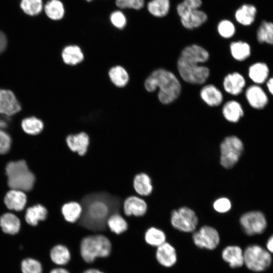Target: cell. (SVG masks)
Wrapping results in <instances>:
<instances>
[{
    "label": "cell",
    "instance_id": "1",
    "mask_svg": "<svg viewBox=\"0 0 273 273\" xmlns=\"http://www.w3.org/2000/svg\"><path fill=\"white\" fill-rule=\"evenodd\" d=\"M82 213L79 224L91 231L106 229L108 217L119 210V198L105 192L89 194L82 199Z\"/></svg>",
    "mask_w": 273,
    "mask_h": 273
},
{
    "label": "cell",
    "instance_id": "2",
    "mask_svg": "<svg viewBox=\"0 0 273 273\" xmlns=\"http://www.w3.org/2000/svg\"><path fill=\"white\" fill-rule=\"evenodd\" d=\"M209 59V53L203 47L196 44L186 47L177 62L180 77L185 82L193 84L205 83L210 75V70L200 64L207 62Z\"/></svg>",
    "mask_w": 273,
    "mask_h": 273
},
{
    "label": "cell",
    "instance_id": "3",
    "mask_svg": "<svg viewBox=\"0 0 273 273\" xmlns=\"http://www.w3.org/2000/svg\"><path fill=\"white\" fill-rule=\"evenodd\" d=\"M144 85L150 93L155 92L158 88V100L164 105L175 101L181 90L180 82L176 75L164 68H158L152 72L146 79Z\"/></svg>",
    "mask_w": 273,
    "mask_h": 273
},
{
    "label": "cell",
    "instance_id": "4",
    "mask_svg": "<svg viewBox=\"0 0 273 273\" xmlns=\"http://www.w3.org/2000/svg\"><path fill=\"white\" fill-rule=\"evenodd\" d=\"M112 248V243L106 236L101 234H92L81 239L79 245V253L84 262L91 264L97 259L109 257Z\"/></svg>",
    "mask_w": 273,
    "mask_h": 273
},
{
    "label": "cell",
    "instance_id": "5",
    "mask_svg": "<svg viewBox=\"0 0 273 273\" xmlns=\"http://www.w3.org/2000/svg\"><path fill=\"white\" fill-rule=\"evenodd\" d=\"M9 186L22 191L31 190L34 184L35 176L24 160L12 161L6 167Z\"/></svg>",
    "mask_w": 273,
    "mask_h": 273
},
{
    "label": "cell",
    "instance_id": "6",
    "mask_svg": "<svg viewBox=\"0 0 273 273\" xmlns=\"http://www.w3.org/2000/svg\"><path fill=\"white\" fill-rule=\"evenodd\" d=\"M201 0H184L176 7L183 26L188 29L199 27L207 19V14L199 9L201 6Z\"/></svg>",
    "mask_w": 273,
    "mask_h": 273
},
{
    "label": "cell",
    "instance_id": "7",
    "mask_svg": "<svg viewBox=\"0 0 273 273\" xmlns=\"http://www.w3.org/2000/svg\"><path fill=\"white\" fill-rule=\"evenodd\" d=\"M244 265L250 271L263 272L271 265L272 255L265 247L256 244L249 245L243 249Z\"/></svg>",
    "mask_w": 273,
    "mask_h": 273
},
{
    "label": "cell",
    "instance_id": "8",
    "mask_svg": "<svg viewBox=\"0 0 273 273\" xmlns=\"http://www.w3.org/2000/svg\"><path fill=\"white\" fill-rule=\"evenodd\" d=\"M220 163L225 168H232L239 161L244 150V145L236 135L228 136L220 145Z\"/></svg>",
    "mask_w": 273,
    "mask_h": 273
},
{
    "label": "cell",
    "instance_id": "9",
    "mask_svg": "<svg viewBox=\"0 0 273 273\" xmlns=\"http://www.w3.org/2000/svg\"><path fill=\"white\" fill-rule=\"evenodd\" d=\"M170 222L172 226L176 230L185 233H191L196 229L198 218L192 209L184 206L172 211Z\"/></svg>",
    "mask_w": 273,
    "mask_h": 273
},
{
    "label": "cell",
    "instance_id": "10",
    "mask_svg": "<svg viewBox=\"0 0 273 273\" xmlns=\"http://www.w3.org/2000/svg\"><path fill=\"white\" fill-rule=\"evenodd\" d=\"M240 223L243 232L249 236L263 234L267 226L266 217L259 211H251L243 214Z\"/></svg>",
    "mask_w": 273,
    "mask_h": 273
},
{
    "label": "cell",
    "instance_id": "11",
    "mask_svg": "<svg viewBox=\"0 0 273 273\" xmlns=\"http://www.w3.org/2000/svg\"><path fill=\"white\" fill-rule=\"evenodd\" d=\"M192 239L194 244L198 248L213 250L219 244L220 237L217 231L209 225H204L195 232Z\"/></svg>",
    "mask_w": 273,
    "mask_h": 273
},
{
    "label": "cell",
    "instance_id": "12",
    "mask_svg": "<svg viewBox=\"0 0 273 273\" xmlns=\"http://www.w3.org/2000/svg\"><path fill=\"white\" fill-rule=\"evenodd\" d=\"M21 106L13 93L0 89V114L8 116L13 115L21 110Z\"/></svg>",
    "mask_w": 273,
    "mask_h": 273
},
{
    "label": "cell",
    "instance_id": "13",
    "mask_svg": "<svg viewBox=\"0 0 273 273\" xmlns=\"http://www.w3.org/2000/svg\"><path fill=\"white\" fill-rule=\"evenodd\" d=\"M245 97L249 105L255 109L264 108L268 102L266 93L257 84L248 86L245 92Z\"/></svg>",
    "mask_w": 273,
    "mask_h": 273
},
{
    "label": "cell",
    "instance_id": "14",
    "mask_svg": "<svg viewBox=\"0 0 273 273\" xmlns=\"http://www.w3.org/2000/svg\"><path fill=\"white\" fill-rule=\"evenodd\" d=\"M155 257L158 262L165 267L173 266L177 259L175 248L166 242L157 247Z\"/></svg>",
    "mask_w": 273,
    "mask_h": 273
},
{
    "label": "cell",
    "instance_id": "15",
    "mask_svg": "<svg viewBox=\"0 0 273 273\" xmlns=\"http://www.w3.org/2000/svg\"><path fill=\"white\" fill-rule=\"evenodd\" d=\"M221 257L232 268H239L244 266L243 249L239 245L225 247L221 252Z\"/></svg>",
    "mask_w": 273,
    "mask_h": 273
},
{
    "label": "cell",
    "instance_id": "16",
    "mask_svg": "<svg viewBox=\"0 0 273 273\" xmlns=\"http://www.w3.org/2000/svg\"><path fill=\"white\" fill-rule=\"evenodd\" d=\"M223 87L228 94L237 96L240 94L246 84L244 77L238 72L228 74L223 80Z\"/></svg>",
    "mask_w": 273,
    "mask_h": 273
},
{
    "label": "cell",
    "instance_id": "17",
    "mask_svg": "<svg viewBox=\"0 0 273 273\" xmlns=\"http://www.w3.org/2000/svg\"><path fill=\"white\" fill-rule=\"evenodd\" d=\"M123 209L125 215L142 216L147 210L146 202L140 197L131 196L127 197L124 201Z\"/></svg>",
    "mask_w": 273,
    "mask_h": 273
},
{
    "label": "cell",
    "instance_id": "18",
    "mask_svg": "<svg viewBox=\"0 0 273 273\" xmlns=\"http://www.w3.org/2000/svg\"><path fill=\"white\" fill-rule=\"evenodd\" d=\"M66 142L70 150L77 152L80 156H83L87 151L89 138L85 132H81L77 134L68 135Z\"/></svg>",
    "mask_w": 273,
    "mask_h": 273
},
{
    "label": "cell",
    "instance_id": "19",
    "mask_svg": "<svg viewBox=\"0 0 273 273\" xmlns=\"http://www.w3.org/2000/svg\"><path fill=\"white\" fill-rule=\"evenodd\" d=\"M200 96L202 101L210 107L219 106L223 99L220 90L211 84L205 85L201 89Z\"/></svg>",
    "mask_w": 273,
    "mask_h": 273
},
{
    "label": "cell",
    "instance_id": "20",
    "mask_svg": "<svg viewBox=\"0 0 273 273\" xmlns=\"http://www.w3.org/2000/svg\"><path fill=\"white\" fill-rule=\"evenodd\" d=\"M52 261L58 266H65L71 261L72 255L69 248L65 245L59 244L51 249L50 253Z\"/></svg>",
    "mask_w": 273,
    "mask_h": 273
},
{
    "label": "cell",
    "instance_id": "21",
    "mask_svg": "<svg viewBox=\"0 0 273 273\" xmlns=\"http://www.w3.org/2000/svg\"><path fill=\"white\" fill-rule=\"evenodd\" d=\"M27 201L26 196L23 191L12 189L5 196L4 202L6 206L11 210H23Z\"/></svg>",
    "mask_w": 273,
    "mask_h": 273
},
{
    "label": "cell",
    "instance_id": "22",
    "mask_svg": "<svg viewBox=\"0 0 273 273\" xmlns=\"http://www.w3.org/2000/svg\"><path fill=\"white\" fill-rule=\"evenodd\" d=\"M224 118L228 121L236 123L244 115V110L240 103L235 100L226 102L222 108Z\"/></svg>",
    "mask_w": 273,
    "mask_h": 273
},
{
    "label": "cell",
    "instance_id": "23",
    "mask_svg": "<svg viewBox=\"0 0 273 273\" xmlns=\"http://www.w3.org/2000/svg\"><path fill=\"white\" fill-rule=\"evenodd\" d=\"M269 72L268 66L263 62H256L252 64L248 69L250 79L257 85L263 83L267 80Z\"/></svg>",
    "mask_w": 273,
    "mask_h": 273
},
{
    "label": "cell",
    "instance_id": "24",
    "mask_svg": "<svg viewBox=\"0 0 273 273\" xmlns=\"http://www.w3.org/2000/svg\"><path fill=\"white\" fill-rule=\"evenodd\" d=\"M257 13L256 8L251 4H244L235 12L236 21L244 26H249L255 21Z\"/></svg>",
    "mask_w": 273,
    "mask_h": 273
},
{
    "label": "cell",
    "instance_id": "25",
    "mask_svg": "<svg viewBox=\"0 0 273 273\" xmlns=\"http://www.w3.org/2000/svg\"><path fill=\"white\" fill-rule=\"evenodd\" d=\"M61 212L67 222L73 223L80 219L82 213V207L79 203L71 201L62 206Z\"/></svg>",
    "mask_w": 273,
    "mask_h": 273
},
{
    "label": "cell",
    "instance_id": "26",
    "mask_svg": "<svg viewBox=\"0 0 273 273\" xmlns=\"http://www.w3.org/2000/svg\"><path fill=\"white\" fill-rule=\"evenodd\" d=\"M133 186L135 192L141 196H148L153 190L151 178L145 173H140L134 176Z\"/></svg>",
    "mask_w": 273,
    "mask_h": 273
},
{
    "label": "cell",
    "instance_id": "27",
    "mask_svg": "<svg viewBox=\"0 0 273 273\" xmlns=\"http://www.w3.org/2000/svg\"><path fill=\"white\" fill-rule=\"evenodd\" d=\"M64 62L69 65H75L82 62L84 56L81 49L76 45L66 46L62 52Z\"/></svg>",
    "mask_w": 273,
    "mask_h": 273
},
{
    "label": "cell",
    "instance_id": "28",
    "mask_svg": "<svg viewBox=\"0 0 273 273\" xmlns=\"http://www.w3.org/2000/svg\"><path fill=\"white\" fill-rule=\"evenodd\" d=\"M48 211L46 207L42 205L37 204L28 208L25 214V220L30 225L35 226L37 225L39 221L46 219Z\"/></svg>",
    "mask_w": 273,
    "mask_h": 273
},
{
    "label": "cell",
    "instance_id": "29",
    "mask_svg": "<svg viewBox=\"0 0 273 273\" xmlns=\"http://www.w3.org/2000/svg\"><path fill=\"white\" fill-rule=\"evenodd\" d=\"M230 52L234 59L243 61L251 55V47L246 42L238 40L232 42L230 46Z\"/></svg>",
    "mask_w": 273,
    "mask_h": 273
},
{
    "label": "cell",
    "instance_id": "30",
    "mask_svg": "<svg viewBox=\"0 0 273 273\" xmlns=\"http://www.w3.org/2000/svg\"><path fill=\"white\" fill-rule=\"evenodd\" d=\"M46 15L55 21L62 19L65 15V10L63 3L60 0H49L44 6Z\"/></svg>",
    "mask_w": 273,
    "mask_h": 273
},
{
    "label": "cell",
    "instance_id": "31",
    "mask_svg": "<svg viewBox=\"0 0 273 273\" xmlns=\"http://www.w3.org/2000/svg\"><path fill=\"white\" fill-rule=\"evenodd\" d=\"M0 225L4 232L14 235L19 231L20 221L15 215L11 213H7L1 217Z\"/></svg>",
    "mask_w": 273,
    "mask_h": 273
},
{
    "label": "cell",
    "instance_id": "32",
    "mask_svg": "<svg viewBox=\"0 0 273 273\" xmlns=\"http://www.w3.org/2000/svg\"><path fill=\"white\" fill-rule=\"evenodd\" d=\"M106 225L112 233L116 235L123 234L128 228L127 222L118 212L114 213L108 217Z\"/></svg>",
    "mask_w": 273,
    "mask_h": 273
},
{
    "label": "cell",
    "instance_id": "33",
    "mask_svg": "<svg viewBox=\"0 0 273 273\" xmlns=\"http://www.w3.org/2000/svg\"><path fill=\"white\" fill-rule=\"evenodd\" d=\"M144 240L148 245L158 247L166 242V236L162 230L153 226L145 232Z\"/></svg>",
    "mask_w": 273,
    "mask_h": 273
},
{
    "label": "cell",
    "instance_id": "34",
    "mask_svg": "<svg viewBox=\"0 0 273 273\" xmlns=\"http://www.w3.org/2000/svg\"><path fill=\"white\" fill-rule=\"evenodd\" d=\"M170 6L169 0H151L147 4V9L153 16L163 17L168 13Z\"/></svg>",
    "mask_w": 273,
    "mask_h": 273
},
{
    "label": "cell",
    "instance_id": "35",
    "mask_svg": "<svg viewBox=\"0 0 273 273\" xmlns=\"http://www.w3.org/2000/svg\"><path fill=\"white\" fill-rule=\"evenodd\" d=\"M109 76L112 83L118 87L125 86L129 80L127 72L120 66L112 67L109 71Z\"/></svg>",
    "mask_w": 273,
    "mask_h": 273
},
{
    "label": "cell",
    "instance_id": "36",
    "mask_svg": "<svg viewBox=\"0 0 273 273\" xmlns=\"http://www.w3.org/2000/svg\"><path fill=\"white\" fill-rule=\"evenodd\" d=\"M256 36L260 43L273 45V22L262 21L257 29Z\"/></svg>",
    "mask_w": 273,
    "mask_h": 273
},
{
    "label": "cell",
    "instance_id": "37",
    "mask_svg": "<svg viewBox=\"0 0 273 273\" xmlns=\"http://www.w3.org/2000/svg\"><path fill=\"white\" fill-rule=\"evenodd\" d=\"M21 126L23 130L30 135H36L43 128L42 121L35 117L24 118L22 121Z\"/></svg>",
    "mask_w": 273,
    "mask_h": 273
},
{
    "label": "cell",
    "instance_id": "38",
    "mask_svg": "<svg viewBox=\"0 0 273 273\" xmlns=\"http://www.w3.org/2000/svg\"><path fill=\"white\" fill-rule=\"evenodd\" d=\"M20 7L25 13L34 16L41 13L43 3L42 0H21Z\"/></svg>",
    "mask_w": 273,
    "mask_h": 273
},
{
    "label": "cell",
    "instance_id": "39",
    "mask_svg": "<svg viewBox=\"0 0 273 273\" xmlns=\"http://www.w3.org/2000/svg\"><path fill=\"white\" fill-rule=\"evenodd\" d=\"M219 34L224 38H230L234 35L236 28L234 23L228 20H222L217 25Z\"/></svg>",
    "mask_w": 273,
    "mask_h": 273
},
{
    "label": "cell",
    "instance_id": "40",
    "mask_svg": "<svg viewBox=\"0 0 273 273\" xmlns=\"http://www.w3.org/2000/svg\"><path fill=\"white\" fill-rule=\"evenodd\" d=\"M23 273H42V268L41 263L37 260L27 258L24 260L21 264Z\"/></svg>",
    "mask_w": 273,
    "mask_h": 273
},
{
    "label": "cell",
    "instance_id": "41",
    "mask_svg": "<svg viewBox=\"0 0 273 273\" xmlns=\"http://www.w3.org/2000/svg\"><path fill=\"white\" fill-rule=\"evenodd\" d=\"M145 0H115V4L121 9H141L144 6Z\"/></svg>",
    "mask_w": 273,
    "mask_h": 273
},
{
    "label": "cell",
    "instance_id": "42",
    "mask_svg": "<svg viewBox=\"0 0 273 273\" xmlns=\"http://www.w3.org/2000/svg\"><path fill=\"white\" fill-rule=\"evenodd\" d=\"M110 20L114 27L119 29L125 27L127 23L125 15L119 10L115 11L110 14Z\"/></svg>",
    "mask_w": 273,
    "mask_h": 273
},
{
    "label": "cell",
    "instance_id": "43",
    "mask_svg": "<svg viewBox=\"0 0 273 273\" xmlns=\"http://www.w3.org/2000/svg\"><path fill=\"white\" fill-rule=\"evenodd\" d=\"M213 206L216 211L219 213H225L231 209L232 204L229 199L222 197L216 200L213 203Z\"/></svg>",
    "mask_w": 273,
    "mask_h": 273
},
{
    "label": "cell",
    "instance_id": "44",
    "mask_svg": "<svg viewBox=\"0 0 273 273\" xmlns=\"http://www.w3.org/2000/svg\"><path fill=\"white\" fill-rule=\"evenodd\" d=\"M11 143L9 134L3 129H0V154L7 153L11 148Z\"/></svg>",
    "mask_w": 273,
    "mask_h": 273
},
{
    "label": "cell",
    "instance_id": "45",
    "mask_svg": "<svg viewBox=\"0 0 273 273\" xmlns=\"http://www.w3.org/2000/svg\"><path fill=\"white\" fill-rule=\"evenodd\" d=\"M7 44V37L5 34L0 30V54L5 50Z\"/></svg>",
    "mask_w": 273,
    "mask_h": 273
},
{
    "label": "cell",
    "instance_id": "46",
    "mask_svg": "<svg viewBox=\"0 0 273 273\" xmlns=\"http://www.w3.org/2000/svg\"><path fill=\"white\" fill-rule=\"evenodd\" d=\"M265 248L271 255H273V234L267 239Z\"/></svg>",
    "mask_w": 273,
    "mask_h": 273
},
{
    "label": "cell",
    "instance_id": "47",
    "mask_svg": "<svg viewBox=\"0 0 273 273\" xmlns=\"http://www.w3.org/2000/svg\"><path fill=\"white\" fill-rule=\"evenodd\" d=\"M9 121L8 116L1 114L0 115V129L6 128L8 126Z\"/></svg>",
    "mask_w": 273,
    "mask_h": 273
},
{
    "label": "cell",
    "instance_id": "48",
    "mask_svg": "<svg viewBox=\"0 0 273 273\" xmlns=\"http://www.w3.org/2000/svg\"><path fill=\"white\" fill-rule=\"evenodd\" d=\"M80 273H106L104 271L96 267H89L84 269Z\"/></svg>",
    "mask_w": 273,
    "mask_h": 273
},
{
    "label": "cell",
    "instance_id": "49",
    "mask_svg": "<svg viewBox=\"0 0 273 273\" xmlns=\"http://www.w3.org/2000/svg\"><path fill=\"white\" fill-rule=\"evenodd\" d=\"M50 273H71L69 269L63 267H58L52 269Z\"/></svg>",
    "mask_w": 273,
    "mask_h": 273
},
{
    "label": "cell",
    "instance_id": "50",
    "mask_svg": "<svg viewBox=\"0 0 273 273\" xmlns=\"http://www.w3.org/2000/svg\"><path fill=\"white\" fill-rule=\"evenodd\" d=\"M266 86L270 94L273 96V76L267 79Z\"/></svg>",
    "mask_w": 273,
    "mask_h": 273
},
{
    "label": "cell",
    "instance_id": "51",
    "mask_svg": "<svg viewBox=\"0 0 273 273\" xmlns=\"http://www.w3.org/2000/svg\"><path fill=\"white\" fill-rule=\"evenodd\" d=\"M86 1L87 2H90L92 1L93 0H86Z\"/></svg>",
    "mask_w": 273,
    "mask_h": 273
}]
</instances>
